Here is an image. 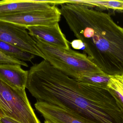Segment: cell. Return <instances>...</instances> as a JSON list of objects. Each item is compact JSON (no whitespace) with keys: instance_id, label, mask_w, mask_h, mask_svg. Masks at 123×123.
<instances>
[{"instance_id":"19","label":"cell","mask_w":123,"mask_h":123,"mask_svg":"<svg viewBox=\"0 0 123 123\" xmlns=\"http://www.w3.org/2000/svg\"><path fill=\"white\" fill-rule=\"evenodd\" d=\"M44 123H52V122H50V121H48L45 120L44 121Z\"/></svg>"},{"instance_id":"2","label":"cell","mask_w":123,"mask_h":123,"mask_svg":"<svg viewBox=\"0 0 123 123\" xmlns=\"http://www.w3.org/2000/svg\"><path fill=\"white\" fill-rule=\"evenodd\" d=\"M61 16L84 52L104 73L123 74V28L109 14L76 4L61 5Z\"/></svg>"},{"instance_id":"6","label":"cell","mask_w":123,"mask_h":123,"mask_svg":"<svg viewBox=\"0 0 123 123\" xmlns=\"http://www.w3.org/2000/svg\"><path fill=\"white\" fill-rule=\"evenodd\" d=\"M61 16L60 9L55 6L50 11L0 16V20L26 28L35 26L55 25L59 23Z\"/></svg>"},{"instance_id":"18","label":"cell","mask_w":123,"mask_h":123,"mask_svg":"<svg viewBox=\"0 0 123 123\" xmlns=\"http://www.w3.org/2000/svg\"><path fill=\"white\" fill-rule=\"evenodd\" d=\"M113 76L123 89V74Z\"/></svg>"},{"instance_id":"5","label":"cell","mask_w":123,"mask_h":123,"mask_svg":"<svg viewBox=\"0 0 123 123\" xmlns=\"http://www.w3.org/2000/svg\"><path fill=\"white\" fill-rule=\"evenodd\" d=\"M0 40L12 44L25 52L45 60L26 28L0 20Z\"/></svg>"},{"instance_id":"16","label":"cell","mask_w":123,"mask_h":123,"mask_svg":"<svg viewBox=\"0 0 123 123\" xmlns=\"http://www.w3.org/2000/svg\"><path fill=\"white\" fill-rule=\"evenodd\" d=\"M71 46L72 47L76 50H80L82 48L83 46H84L82 42L80 40L75 39L73 40L71 43Z\"/></svg>"},{"instance_id":"1","label":"cell","mask_w":123,"mask_h":123,"mask_svg":"<svg viewBox=\"0 0 123 123\" xmlns=\"http://www.w3.org/2000/svg\"><path fill=\"white\" fill-rule=\"evenodd\" d=\"M26 88L37 101L63 108L89 123H123V111L108 89L82 84L43 60L29 71Z\"/></svg>"},{"instance_id":"14","label":"cell","mask_w":123,"mask_h":123,"mask_svg":"<svg viewBox=\"0 0 123 123\" xmlns=\"http://www.w3.org/2000/svg\"><path fill=\"white\" fill-rule=\"evenodd\" d=\"M110 77L108 88L115 97L123 111V89L114 76Z\"/></svg>"},{"instance_id":"11","label":"cell","mask_w":123,"mask_h":123,"mask_svg":"<svg viewBox=\"0 0 123 123\" xmlns=\"http://www.w3.org/2000/svg\"><path fill=\"white\" fill-rule=\"evenodd\" d=\"M67 3L76 4L88 8L111 9L123 13V0H67Z\"/></svg>"},{"instance_id":"9","label":"cell","mask_w":123,"mask_h":123,"mask_svg":"<svg viewBox=\"0 0 123 123\" xmlns=\"http://www.w3.org/2000/svg\"><path fill=\"white\" fill-rule=\"evenodd\" d=\"M34 106L45 120L53 123H89L63 108L37 102Z\"/></svg>"},{"instance_id":"17","label":"cell","mask_w":123,"mask_h":123,"mask_svg":"<svg viewBox=\"0 0 123 123\" xmlns=\"http://www.w3.org/2000/svg\"><path fill=\"white\" fill-rule=\"evenodd\" d=\"M0 123H19L11 118L6 117H0Z\"/></svg>"},{"instance_id":"13","label":"cell","mask_w":123,"mask_h":123,"mask_svg":"<svg viewBox=\"0 0 123 123\" xmlns=\"http://www.w3.org/2000/svg\"><path fill=\"white\" fill-rule=\"evenodd\" d=\"M110 78V76L102 73L85 75L76 79L82 84L108 89V85Z\"/></svg>"},{"instance_id":"7","label":"cell","mask_w":123,"mask_h":123,"mask_svg":"<svg viewBox=\"0 0 123 123\" xmlns=\"http://www.w3.org/2000/svg\"><path fill=\"white\" fill-rule=\"evenodd\" d=\"M55 6L41 0H4L0 1V16L50 11Z\"/></svg>"},{"instance_id":"3","label":"cell","mask_w":123,"mask_h":123,"mask_svg":"<svg viewBox=\"0 0 123 123\" xmlns=\"http://www.w3.org/2000/svg\"><path fill=\"white\" fill-rule=\"evenodd\" d=\"M38 48L52 66L74 79L89 74L103 73L86 54L55 47L37 37H32Z\"/></svg>"},{"instance_id":"12","label":"cell","mask_w":123,"mask_h":123,"mask_svg":"<svg viewBox=\"0 0 123 123\" xmlns=\"http://www.w3.org/2000/svg\"><path fill=\"white\" fill-rule=\"evenodd\" d=\"M0 51L7 56L25 62L31 61L35 56L12 44L0 40Z\"/></svg>"},{"instance_id":"8","label":"cell","mask_w":123,"mask_h":123,"mask_svg":"<svg viewBox=\"0 0 123 123\" xmlns=\"http://www.w3.org/2000/svg\"><path fill=\"white\" fill-rule=\"evenodd\" d=\"M26 29L32 37H37L55 47L70 49L69 42L60 26L59 23L52 26L29 27Z\"/></svg>"},{"instance_id":"10","label":"cell","mask_w":123,"mask_h":123,"mask_svg":"<svg viewBox=\"0 0 123 123\" xmlns=\"http://www.w3.org/2000/svg\"><path fill=\"white\" fill-rule=\"evenodd\" d=\"M29 71L24 70L18 64L0 65V79L14 88L25 89Z\"/></svg>"},{"instance_id":"4","label":"cell","mask_w":123,"mask_h":123,"mask_svg":"<svg viewBox=\"0 0 123 123\" xmlns=\"http://www.w3.org/2000/svg\"><path fill=\"white\" fill-rule=\"evenodd\" d=\"M19 123H41L27 98L25 89L14 88L0 79V117Z\"/></svg>"},{"instance_id":"15","label":"cell","mask_w":123,"mask_h":123,"mask_svg":"<svg viewBox=\"0 0 123 123\" xmlns=\"http://www.w3.org/2000/svg\"><path fill=\"white\" fill-rule=\"evenodd\" d=\"M4 64H18L26 67L28 66L27 64L25 61L7 56L0 51V65Z\"/></svg>"}]
</instances>
